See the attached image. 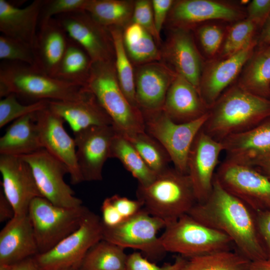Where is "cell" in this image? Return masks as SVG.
Wrapping results in <instances>:
<instances>
[{
	"instance_id": "39",
	"label": "cell",
	"mask_w": 270,
	"mask_h": 270,
	"mask_svg": "<svg viewBox=\"0 0 270 270\" xmlns=\"http://www.w3.org/2000/svg\"><path fill=\"white\" fill-rule=\"evenodd\" d=\"M0 60L2 61L22 62L35 66L33 48L19 40L0 36Z\"/></svg>"
},
{
	"instance_id": "57",
	"label": "cell",
	"mask_w": 270,
	"mask_h": 270,
	"mask_svg": "<svg viewBox=\"0 0 270 270\" xmlns=\"http://www.w3.org/2000/svg\"><path fill=\"white\" fill-rule=\"evenodd\" d=\"M265 51L270 54V46Z\"/></svg>"
},
{
	"instance_id": "10",
	"label": "cell",
	"mask_w": 270,
	"mask_h": 270,
	"mask_svg": "<svg viewBox=\"0 0 270 270\" xmlns=\"http://www.w3.org/2000/svg\"><path fill=\"white\" fill-rule=\"evenodd\" d=\"M215 177L224 188L256 212L270 211V178L255 167L224 160Z\"/></svg>"
},
{
	"instance_id": "52",
	"label": "cell",
	"mask_w": 270,
	"mask_h": 270,
	"mask_svg": "<svg viewBox=\"0 0 270 270\" xmlns=\"http://www.w3.org/2000/svg\"><path fill=\"white\" fill-rule=\"evenodd\" d=\"M250 270H270V260L251 262Z\"/></svg>"
},
{
	"instance_id": "8",
	"label": "cell",
	"mask_w": 270,
	"mask_h": 270,
	"mask_svg": "<svg viewBox=\"0 0 270 270\" xmlns=\"http://www.w3.org/2000/svg\"><path fill=\"white\" fill-rule=\"evenodd\" d=\"M145 132L158 141L168 153L174 168L188 174L187 162L190 150L208 116V112L194 120L178 124L172 121L162 110L142 112Z\"/></svg>"
},
{
	"instance_id": "38",
	"label": "cell",
	"mask_w": 270,
	"mask_h": 270,
	"mask_svg": "<svg viewBox=\"0 0 270 270\" xmlns=\"http://www.w3.org/2000/svg\"><path fill=\"white\" fill-rule=\"evenodd\" d=\"M14 94H10L0 100V128L24 116L36 113L48 108L49 100H42L24 104Z\"/></svg>"
},
{
	"instance_id": "37",
	"label": "cell",
	"mask_w": 270,
	"mask_h": 270,
	"mask_svg": "<svg viewBox=\"0 0 270 270\" xmlns=\"http://www.w3.org/2000/svg\"><path fill=\"white\" fill-rule=\"evenodd\" d=\"M124 44L134 67L161 60L160 48L153 36L146 30L139 38Z\"/></svg>"
},
{
	"instance_id": "30",
	"label": "cell",
	"mask_w": 270,
	"mask_h": 270,
	"mask_svg": "<svg viewBox=\"0 0 270 270\" xmlns=\"http://www.w3.org/2000/svg\"><path fill=\"white\" fill-rule=\"evenodd\" d=\"M110 158L118 160L124 168L137 180L138 185L147 186L157 176L146 164L129 140L116 131L110 146Z\"/></svg>"
},
{
	"instance_id": "12",
	"label": "cell",
	"mask_w": 270,
	"mask_h": 270,
	"mask_svg": "<svg viewBox=\"0 0 270 270\" xmlns=\"http://www.w3.org/2000/svg\"><path fill=\"white\" fill-rule=\"evenodd\" d=\"M30 166L36 186L42 196L54 205L74 208L82 205L74 191L64 182L68 174L66 165L42 148L20 156Z\"/></svg>"
},
{
	"instance_id": "23",
	"label": "cell",
	"mask_w": 270,
	"mask_h": 270,
	"mask_svg": "<svg viewBox=\"0 0 270 270\" xmlns=\"http://www.w3.org/2000/svg\"><path fill=\"white\" fill-rule=\"evenodd\" d=\"M44 0H35L20 8L0 0V32L33 48L38 29L40 15Z\"/></svg>"
},
{
	"instance_id": "26",
	"label": "cell",
	"mask_w": 270,
	"mask_h": 270,
	"mask_svg": "<svg viewBox=\"0 0 270 270\" xmlns=\"http://www.w3.org/2000/svg\"><path fill=\"white\" fill-rule=\"evenodd\" d=\"M70 40L54 18L39 24L33 46L35 66L54 77Z\"/></svg>"
},
{
	"instance_id": "40",
	"label": "cell",
	"mask_w": 270,
	"mask_h": 270,
	"mask_svg": "<svg viewBox=\"0 0 270 270\" xmlns=\"http://www.w3.org/2000/svg\"><path fill=\"white\" fill-rule=\"evenodd\" d=\"M256 24L248 19L234 24L230 29L222 50V55L229 57L250 44Z\"/></svg>"
},
{
	"instance_id": "43",
	"label": "cell",
	"mask_w": 270,
	"mask_h": 270,
	"mask_svg": "<svg viewBox=\"0 0 270 270\" xmlns=\"http://www.w3.org/2000/svg\"><path fill=\"white\" fill-rule=\"evenodd\" d=\"M185 258L178 256L174 262L158 266L144 258L140 252H134L128 255L125 270H179Z\"/></svg>"
},
{
	"instance_id": "11",
	"label": "cell",
	"mask_w": 270,
	"mask_h": 270,
	"mask_svg": "<svg viewBox=\"0 0 270 270\" xmlns=\"http://www.w3.org/2000/svg\"><path fill=\"white\" fill-rule=\"evenodd\" d=\"M166 226L164 220L143 208L116 226H104L103 240L124 249L139 250L150 258H156L166 252L158 236Z\"/></svg>"
},
{
	"instance_id": "42",
	"label": "cell",
	"mask_w": 270,
	"mask_h": 270,
	"mask_svg": "<svg viewBox=\"0 0 270 270\" xmlns=\"http://www.w3.org/2000/svg\"><path fill=\"white\" fill-rule=\"evenodd\" d=\"M132 22L142 26L153 36L158 46L160 47L162 43L154 25L152 0H135Z\"/></svg>"
},
{
	"instance_id": "25",
	"label": "cell",
	"mask_w": 270,
	"mask_h": 270,
	"mask_svg": "<svg viewBox=\"0 0 270 270\" xmlns=\"http://www.w3.org/2000/svg\"><path fill=\"white\" fill-rule=\"evenodd\" d=\"M162 110L178 124L194 120L208 112L198 90L177 74L168 90Z\"/></svg>"
},
{
	"instance_id": "48",
	"label": "cell",
	"mask_w": 270,
	"mask_h": 270,
	"mask_svg": "<svg viewBox=\"0 0 270 270\" xmlns=\"http://www.w3.org/2000/svg\"><path fill=\"white\" fill-rule=\"evenodd\" d=\"M101 211L102 221L105 226H114L124 220L118 212L110 197L106 198L103 201Z\"/></svg>"
},
{
	"instance_id": "14",
	"label": "cell",
	"mask_w": 270,
	"mask_h": 270,
	"mask_svg": "<svg viewBox=\"0 0 270 270\" xmlns=\"http://www.w3.org/2000/svg\"><path fill=\"white\" fill-rule=\"evenodd\" d=\"M223 151L222 144L202 129L192 142L188 158V175L198 204L204 202L212 192L219 158Z\"/></svg>"
},
{
	"instance_id": "17",
	"label": "cell",
	"mask_w": 270,
	"mask_h": 270,
	"mask_svg": "<svg viewBox=\"0 0 270 270\" xmlns=\"http://www.w3.org/2000/svg\"><path fill=\"white\" fill-rule=\"evenodd\" d=\"M0 172L2 191L15 216L28 214L32 200L42 197L29 164L20 156L0 154Z\"/></svg>"
},
{
	"instance_id": "6",
	"label": "cell",
	"mask_w": 270,
	"mask_h": 270,
	"mask_svg": "<svg viewBox=\"0 0 270 270\" xmlns=\"http://www.w3.org/2000/svg\"><path fill=\"white\" fill-rule=\"evenodd\" d=\"M166 252L186 258L231 250L234 244L223 232L198 221L188 214L168 224L160 236Z\"/></svg>"
},
{
	"instance_id": "27",
	"label": "cell",
	"mask_w": 270,
	"mask_h": 270,
	"mask_svg": "<svg viewBox=\"0 0 270 270\" xmlns=\"http://www.w3.org/2000/svg\"><path fill=\"white\" fill-rule=\"evenodd\" d=\"M255 42L238 52L215 64L201 79L199 92L209 109L234 80L250 57Z\"/></svg>"
},
{
	"instance_id": "18",
	"label": "cell",
	"mask_w": 270,
	"mask_h": 270,
	"mask_svg": "<svg viewBox=\"0 0 270 270\" xmlns=\"http://www.w3.org/2000/svg\"><path fill=\"white\" fill-rule=\"evenodd\" d=\"M160 49V61L186 79L199 92L201 60L189 29L169 28L166 40Z\"/></svg>"
},
{
	"instance_id": "2",
	"label": "cell",
	"mask_w": 270,
	"mask_h": 270,
	"mask_svg": "<svg viewBox=\"0 0 270 270\" xmlns=\"http://www.w3.org/2000/svg\"><path fill=\"white\" fill-rule=\"evenodd\" d=\"M270 118V99L238 86L224 92L208 110L202 130L214 140L245 132Z\"/></svg>"
},
{
	"instance_id": "4",
	"label": "cell",
	"mask_w": 270,
	"mask_h": 270,
	"mask_svg": "<svg viewBox=\"0 0 270 270\" xmlns=\"http://www.w3.org/2000/svg\"><path fill=\"white\" fill-rule=\"evenodd\" d=\"M136 196L144 210L166 225L188 214L197 204L189 176L174 168L158 174L147 186L138 185Z\"/></svg>"
},
{
	"instance_id": "41",
	"label": "cell",
	"mask_w": 270,
	"mask_h": 270,
	"mask_svg": "<svg viewBox=\"0 0 270 270\" xmlns=\"http://www.w3.org/2000/svg\"><path fill=\"white\" fill-rule=\"evenodd\" d=\"M88 0H44L39 24L55 16L70 12L85 10Z\"/></svg>"
},
{
	"instance_id": "3",
	"label": "cell",
	"mask_w": 270,
	"mask_h": 270,
	"mask_svg": "<svg viewBox=\"0 0 270 270\" xmlns=\"http://www.w3.org/2000/svg\"><path fill=\"white\" fill-rule=\"evenodd\" d=\"M87 87L73 84L44 73L28 64L1 61L0 96L14 94L31 103L42 100L74 101L82 98Z\"/></svg>"
},
{
	"instance_id": "13",
	"label": "cell",
	"mask_w": 270,
	"mask_h": 270,
	"mask_svg": "<svg viewBox=\"0 0 270 270\" xmlns=\"http://www.w3.org/2000/svg\"><path fill=\"white\" fill-rule=\"evenodd\" d=\"M69 38L80 46L92 62L114 60L112 38L108 28L86 10L55 16Z\"/></svg>"
},
{
	"instance_id": "20",
	"label": "cell",
	"mask_w": 270,
	"mask_h": 270,
	"mask_svg": "<svg viewBox=\"0 0 270 270\" xmlns=\"http://www.w3.org/2000/svg\"><path fill=\"white\" fill-rule=\"evenodd\" d=\"M225 160L256 166L270 156V118L245 132L230 136L221 142Z\"/></svg>"
},
{
	"instance_id": "15",
	"label": "cell",
	"mask_w": 270,
	"mask_h": 270,
	"mask_svg": "<svg viewBox=\"0 0 270 270\" xmlns=\"http://www.w3.org/2000/svg\"><path fill=\"white\" fill-rule=\"evenodd\" d=\"M35 114L42 148L66 165L72 184L84 182L78 164L74 140L65 130V121L48 108Z\"/></svg>"
},
{
	"instance_id": "47",
	"label": "cell",
	"mask_w": 270,
	"mask_h": 270,
	"mask_svg": "<svg viewBox=\"0 0 270 270\" xmlns=\"http://www.w3.org/2000/svg\"><path fill=\"white\" fill-rule=\"evenodd\" d=\"M248 18L255 24H263L270 14V0H254L248 8Z\"/></svg>"
},
{
	"instance_id": "19",
	"label": "cell",
	"mask_w": 270,
	"mask_h": 270,
	"mask_svg": "<svg viewBox=\"0 0 270 270\" xmlns=\"http://www.w3.org/2000/svg\"><path fill=\"white\" fill-rule=\"evenodd\" d=\"M134 68L136 97L142 112L162 109L168 90L176 74L162 61Z\"/></svg>"
},
{
	"instance_id": "50",
	"label": "cell",
	"mask_w": 270,
	"mask_h": 270,
	"mask_svg": "<svg viewBox=\"0 0 270 270\" xmlns=\"http://www.w3.org/2000/svg\"><path fill=\"white\" fill-rule=\"evenodd\" d=\"M15 216L13 207L4 195L2 191L0 192V222L10 220Z\"/></svg>"
},
{
	"instance_id": "22",
	"label": "cell",
	"mask_w": 270,
	"mask_h": 270,
	"mask_svg": "<svg viewBox=\"0 0 270 270\" xmlns=\"http://www.w3.org/2000/svg\"><path fill=\"white\" fill-rule=\"evenodd\" d=\"M240 16L236 9L208 0L174 1L165 24L169 28L189 29L192 25L210 20H234Z\"/></svg>"
},
{
	"instance_id": "45",
	"label": "cell",
	"mask_w": 270,
	"mask_h": 270,
	"mask_svg": "<svg viewBox=\"0 0 270 270\" xmlns=\"http://www.w3.org/2000/svg\"><path fill=\"white\" fill-rule=\"evenodd\" d=\"M110 198L124 220L134 216L144 208L142 202L138 199L131 200L119 194H114Z\"/></svg>"
},
{
	"instance_id": "21",
	"label": "cell",
	"mask_w": 270,
	"mask_h": 270,
	"mask_svg": "<svg viewBox=\"0 0 270 270\" xmlns=\"http://www.w3.org/2000/svg\"><path fill=\"white\" fill-rule=\"evenodd\" d=\"M38 254L28 214L14 216L0 232V264L11 266Z\"/></svg>"
},
{
	"instance_id": "31",
	"label": "cell",
	"mask_w": 270,
	"mask_h": 270,
	"mask_svg": "<svg viewBox=\"0 0 270 270\" xmlns=\"http://www.w3.org/2000/svg\"><path fill=\"white\" fill-rule=\"evenodd\" d=\"M92 62L86 51L70 40L54 77L83 87H86Z\"/></svg>"
},
{
	"instance_id": "34",
	"label": "cell",
	"mask_w": 270,
	"mask_h": 270,
	"mask_svg": "<svg viewBox=\"0 0 270 270\" xmlns=\"http://www.w3.org/2000/svg\"><path fill=\"white\" fill-rule=\"evenodd\" d=\"M108 28L114 46V66L119 84L131 104L138 108L136 97L134 68L124 46V29L118 27H110Z\"/></svg>"
},
{
	"instance_id": "24",
	"label": "cell",
	"mask_w": 270,
	"mask_h": 270,
	"mask_svg": "<svg viewBox=\"0 0 270 270\" xmlns=\"http://www.w3.org/2000/svg\"><path fill=\"white\" fill-rule=\"evenodd\" d=\"M48 108L66 122L74 134L91 126L112 124L111 118L89 89L79 100H49Z\"/></svg>"
},
{
	"instance_id": "1",
	"label": "cell",
	"mask_w": 270,
	"mask_h": 270,
	"mask_svg": "<svg viewBox=\"0 0 270 270\" xmlns=\"http://www.w3.org/2000/svg\"><path fill=\"white\" fill-rule=\"evenodd\" d=\"M188 214L228 236L236 250L250 262L268 259L258 228L256 212L224 188L215 176L208 198L196 204Z\"/></svg>"
},
{
	"instance_id": "7",
	"label": "cell",
	"mask_w": 270,
	"mask_h": 270,
	"mask_svg": "<svg viewBox=\"0 0 270 270\" xmlns=\"http://www.w3.org/2000/svg\"><path fill=\"white\" fill-rule=\"evenodd\" d=\"M89 210L83 205L65 208L54 205L43 197L34 198L30 205L28 214L38 254L50 250L76 230Z\"/></svg>"
},
{
	"instance_id": "5",
	"label": "cell",
	"mask_w": 270,
	"mask_h": 270,
	"mask_svg": "<svg viewBox=\"0 0 270 270\" xmlns=\"http://www.w3.org/2000/svg\"><path fill=\"white\" fill-rule=\"evenodd\" d=\"M86 87L110 117L116 132L125 135L145 132L142 111L131 104L120 87L114 60L92 62Z\"/></svg>"
},
{
	"instance_id": "29",
	"label": "cell",
	"mask_w": 270,
	"mask_h": 270,
	"mask_svg": "<svg viewBox=\"0 0 270 270\" xmlns=\"http://www.w3.org/2000/svg\"><path fill=\"white\" fill-rule=\"evenodd\" d=\"M135 0H88L85 10L102 26L124 30L132 22Z\"/></svg>"
},
{
	"instance_id": "49",
	"label": "cell",
	"mask_w": 270,
	"mask_h": 270,
	"mask_svg": "<svg viewBox=\"0 0 270 270\" xmlns=\"http://www.w3.org/2000/svg\"><path fill=\"white\" fill-rule=\"evenodd\" d=\"M258 230L270 260V211L256 212Z\"/></svg>"
},
{
	"instance_id": "55",
	"label": "cell",
	"mask_w": 270,
	"mask_h": 270,
	"mask_svg": "<svg viewBox=\"0 0 270 270\" xmlns=\"http://www.w3.org/2000/svg\"><path fill=\"white\" fill-rule=\"evenodd\" d=\"M0 270H10V266L0 264Z\"/></svg>"
},
{
	"instance_id": "53",
	"label": "cell",
	"mask_w": 270,
	"mask_h": 270,
	"mask_svg": "<svg viewBox=\"0 0 270 270\" xmlns=\"http://www.w3.org/2000/svg\"><path fill=\"white\" fill-rule=\"evenodd\" d=\"M254 167L270 178V156L259 162Z\"/></svg>"
},
{
	"instance_id": "44",
	"label": "cell",
	"mask_w": 270,
	"mask_h": 270,
	"mask_svg": "<svg viewBox=\"0 0 270 270\" xmlns=\"http://www.w3.org/2000/svg\"><path fill=\"white\" fill-rule=\"evenodd\" d=\"M198 35L204 51L210 55H214L222 43L223 32L216 26L208 25L200 27Z\"/></svg>"
},
{
	"instance_id": "36",
	"label": "cell",
	"mask_w": 270,
	"mask_h": 270,
	"mask_svg": "<svg viewBox=\"0 0 270 270\" xmlns=\"http://www.w3.org/2000/svg\"><path fill=\"white\" fill-rule=\"evenodd\" d=\"M122 136L129 140L146 164L157 175L169 168L168 164L172 161L168 153L158 141L146 132Z\"/></svg>"
},
{
	"instance_id": "28",
	"label": "cell",
	"mask_w": 270,
	"mask_h": 270,
	"mask_svg": "<svg viewBox=\"0 0 270 270\" xmlns=\"http://www.w3.org/2000/svg\"><path fill=\"white\" fill-rule=\"evenodd\" d=\"M35 114L20 118L8 126L0 138V154L22 156L43 148Z\"/></svg>"
},
{
	"instance_id": "54",
	"label": "cell",
	"mask_w": 270,
	"mask_h": 270,
	"mask_svg": "<svg viewBox=\"0 0 270 270\" xmlns=\"http://www.w3.org/2000/svg\"><path fill=\"white\" fill-rule=\"evenodd\" d=\"M260 41L264 43L270 44V19L262 30Z\"/></svg>"
},
{
	"instance_id": "51",
	"label": "cell",
	"mask_w": 270,
	"mask_h": 270,
	"mask_svg": "<svg viewBox=\"0 0 270 270\" xmlns=\"http://www.w3.org/2000/svg\"><path fill=\"white\" fill-rule=\"evenodd\" d=\"M10 270H42L35 261L34 256L10 266Z\"/></svg>"
},
{
	"instance_id": "56",
	"label": "cell",
	"mask_w": 270,
	"mask_h": 270,
	"mask_svg": "<svg viewBox=\"0 0 270 270\" xmlns=\"http://www.w3.org/2000/svg\"><path fill=\"white\" fill-rule=\"evenodd\" d=\"M56 270H80L79 268L77 267H70L65 268L58 269Z\"/></svg>"
},
{
	"instance_id": "16",
	"label": "cell",
	"mask_w": 270,
	"mask_h": 270,
	"mask_svg": "<svg viewBox=\"0 0 270 270\" xmlns=\"http://www.w3.org/2000/svg\"><path fill=\"white\" fill-rule=\"evenodd\" d=\"M116 130L112 126H94L74 133L78 164L84 181L102 180Z\"/></svg>"
},
{
	"instance_id": "46",
	"label": "cell",
	"mask_w": 270,
	"mask_h": 270,
	"mask_svg": "<svg viewBox=\"0 0 270 270\" xmlns=\"http://www.w3.org/2000/svg\"><path fill=\"white\" fill-rule=\"evenodd\" d=\"M174 2L172 0H152L154 25L160 36Z\"/></svg>"
},
{
	"instance_id": "9",
	"label": "cell",
	"mask_w": 270,
	"mask_h": 270,
	"mask_svg": "<svg viewBox=\"0 0 270 270\" xmlns=\"http://www.w3.org/2000/svg\"><path fill=\"white\" fill-rule=\"evenodd\" d=\"M101 218L89 210L80 227L46 252L34 256L42 270L80 268L89 250L103 240Z\"/></svg>"
},
{
	"instance_id": "35",
	"label": "cell",
	"mask_w": 270,
	"mask_h": 270,
	"mask_svg": "<svg viewBox=\"0 0 270 270\" xmlns=\"http://www.w3.org/2000/svg\"><path fill=\"white\" fill-rule=\"evenodd\" d=\"M238 86L252 94L270 99V54L264 50L255 56Z\"/></svg>"
},
{
	"instance_id": "33",
	"label": "cell",
	"mask_w": 270,
	"mask_h": 270,
	"mask_svg": "<svg viewBox=\"0 0 270 270\" xmlns=\"http://www.w3.org/2000/svg\"><path fill=\"white\" fill-rule=\"evenodd\" d=\"M128 255L124 248L102 240L88 252L80 270H125Z\"/></svg>"
},
{
	"instance_id": "32",
	"label": "cell",
	"mask_w": 270,
	"mask_h": 270,
	"mask_svg": "<svg viewBox=\"0 0 270 270\" xmlns=\"http://www.w3.org/2000/svg\"><path fill=\"white\" fill-rule=\"evenodd\" d=\"M250 263L238 251L231 249L185 258L179 270H250Z\"/></svg>"
}]
</instances>
